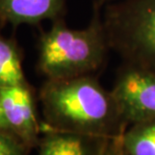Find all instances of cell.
I'll use <instances>...</instances> for the list:
<instances>
[{
    "mask_svg": "<svg viewBox=\"0 0 155 155\" xmlns=\"http://www.w3.org/2000/svg\"><path fill=\"white\" fill-rule=\"evenodd\" d=\"M0 131H8V132H12L10 130V127H9V125L7 123V120H6V118H5L4 111H3L2 104H1V100H0Z\"/></svg>",
    "mask_w": 155,
    "mask_h": 155,
    "instance_id": "7c38bea8",
    "label": "cell"
},
{
    "mask_svg": "<svg viewBox=\"0 0 155 155\" xmlns=\"http://www.w3.org/2000/svg\"><path fill=\"white\" fill-rule=\"evenodd\" d=\"M104 138L46 130L38 155H93Z\"/></svg>",
    "mask_w": 155,
    "mask_h": 155,
    "instance_id": "52a82bcc",
    "label": "cell"
},
{
    "mask_svg": "<svg viewBox=\"0 0 155 155\" xmlns=\"http://www.w3.org/2000/svg\"><path fill=\"white\" fill-rule=\"evenodd\" d=\"M27 84L17 46L0 35V88Z\"/></svg>",
    "mask_w": 155,
    "mask_h": 155,
    "instance_id": "9c48e42d",
    "label": "cell"
},
{
    "mask_svg": "<svg viewBox=\"0 0 155 155\" xmlns=\"http://www.w3.org/2000/svg\"><path fill=\"white\" fill-rule=\"evenodd\" d=\"M66 0H0V25L36 24L55 19Z\"/></svg>",
    "mask_w": 155,
    "mask_h": 155,
    "instance_id": "8992f818",
    "label": "cell"
},
{
    "mask_svg": "<svg viewBox=\"0 0 155 155\" xmlns=\"http://www.w3.org/2000/svg\"><path fill=\"white\" fill-rule=\"evenodd\" d=\"M111 94L127 126L155 118V71L136 65L125 69Z\"/></svg>",
    "mask_w": 155,
    "mask_h": 155,
    "instance_id": "277c9868",
    "label": "cell"
},
{
    "mask_svg": "<svg viewBox=\"0 0 155 155\" xmlns=\"http://www.w3.org/2000/svg\"><path fill=\"white\" fill-rule=\"evenodd\" d=\"M39 99L46 130L111 138L120 136L127 127L111 91L88 74L48 79Z\"/></svg>",
    "mask_w": 155,
    "mask_h": 155,
    "instance_id": "6da1fadb",
    "label": "cell"
},
{
    "mask_svg": "<svg viewBox=\"0 0 155 155\" xmlns=\"http://www.w3.org/2000/svg\"><path fill=\"white\" fill-rule=\"evenodd\" d=\"M0 100L10 130L28 148L37 144L40 127L28 84L0 88Z\"/></svg>",
    "mask_w": 155,
    "mask_h": 155,
    "instance_id": "5b68a950",
    "label": "cell"
},
{
    "mask_svg": "<svg viewBox=\"0 0 155 155\" xmlns=\"http://www.w3.org/2000/svg\"><path fill=\"white\" fill-rule=\"evenodd\" d=\"M107 37L100 22L71 29L56 21L40 39L38 67L48 79L87 75L104 60Z\"/></svg>",
    "mask_w": 155,
    "mask_h": 155,
    "instance_id": "7a4b0ae2",
    "label": "cell"
},
{
    "mask_svg": "<svg viewBox=\"0 0 155 155\" xmlns=\"http://www.w3.org/2000/svg\"><path fill=\"white\" fill-rule=\"evenodd\" d=\"M109 1H113V0H96L97 4L99 6L102 5V4H104V3H106V2H109Z\"/></svg>",
    "mask_w": 155,
    "mask_h": 155,
    "instance_id": "4fadbf2b",
    "label": "cell"
},
{
    "mask_svg": "<svg viewBox=\"0 0 155 155\" xmlns=\"http://www.w3.org/2000/svg\"><path fill=\"white\" fill-rule=\"evenodd\" d=\"M105 33L136 66L155 71V0H127L110 12Z\"/></svg>",
    "mask_w": 155,
    "mask_h": 155,
    "instance_id": "3957f363",
    "label": "cell"
},
{
    "mask_svg": "<svg viewBox=\"0 0 155 155\" xmlns=\"http://www.w3.org/2000/svg\"><path fill=\"white\" fill-rule=\"evenodd\" d=\"M93 155H127L122 147L120 136L104 138Z\"/></svg>",
    "mask_w": 155,
    "mask_h": 155,
    "instance_id": "8fae6325",
    "label": "cell"
},
{
    "mask_svg": "<svg viewBox=\"0 0 155 155\" xmlns=\"http://www.w3.org/2000/svg\"><path fill=\"white\" fill-rule=\"evenodd\" d=\"M28 147L12 132L0 131V155H27Z\"/></svg>",
    "mask_w": 155,
    "mask_h": 155,
    "instance_id": "30bf717a",
    "label": "cell"
},
{
    "mask_svg": "<svg viewBox=\"0 0 155 155\" xmlns=\"http://www.w3.org/2000/svg\"><path fill=\"white\" fill-rule=\"evenodd\" d=\"M120 140L127 155H155V118L128 125Z\"/></svg>",
    "mask_w": 155,
    "mask_h": 155,
    "instance_id": "ba28073f",
    "label": "cell"
}]
</instances>
